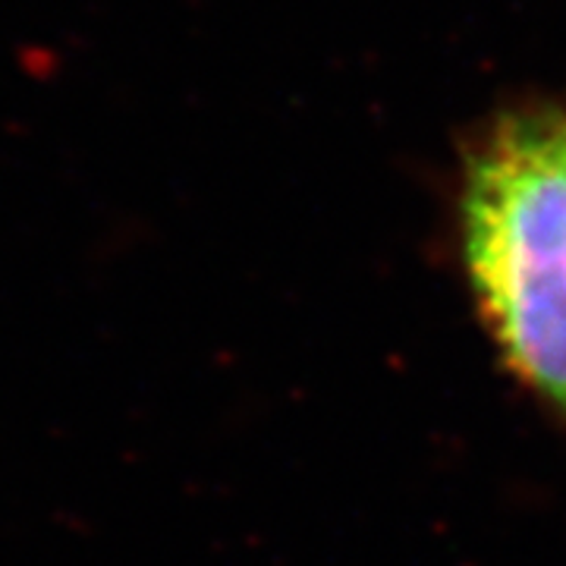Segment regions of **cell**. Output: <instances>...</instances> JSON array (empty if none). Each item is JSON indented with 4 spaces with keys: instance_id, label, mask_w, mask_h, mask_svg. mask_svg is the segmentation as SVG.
<instances>
[{
    "instance_id": "cell-1",
    "label": "cell",
    "mask_w": 566,
    "mask_h": 566,
    "mask_svg": "<svg viewBox=\"0 0 566 566\" xmlns=\"http://www.w3.org/2000/svg\"><path fill=\"white\" fill-rule=\"evenodd\" d=\"M463 259L491 337L566 422V111L513 114L469 155Z\"/></svg>"
}]
</instances>
